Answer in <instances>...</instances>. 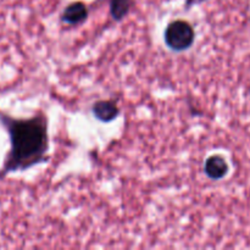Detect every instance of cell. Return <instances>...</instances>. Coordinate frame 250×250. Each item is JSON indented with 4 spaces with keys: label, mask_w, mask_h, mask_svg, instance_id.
Segmentation results:
<instances>
[{
    "label": "cell",
    "mask_w": 250,
    "mask_h": 250,
    "mask_svg": "<svg viewBox=\"0 0 250 250\" xmlns=\"http://www.w3.org/2000/svg\"><path fill=\"white\" fill-rule=\"evenodd\" d=\"M0 122L6 128L11 143L0 178L46 160L49 137L45 115L38 112L29 119H15L0 111Z\"/></svg>",
    "instance_id": "6da1fadb"
},
{
    "label": "cell",
    "mask_w": 250,
    "mask_h": 250,
    "mask_svg": "<svg viewBox=\"0 0 250 250\" xmlns=\"http://www.w3.org/2000/svg\"><path fill=\"white\" fill-rule=\"evenodd\" d=\"M202 1H204V0H187V7H189L190 5L198 4V2H202Z\"/></svg>",
    "instance_id": "52a82bcc"
},
{
    "label": "cell",
    "mask_w": 250,
    "mask_h": 250,
    "mask_svg": "<svg viewBox=\"0 0 250 250\" xmlns=\"http://www.w3.org/2000/svg\"><path fill=\"white\" fill-rule=\"evenodd\" d=\"M229 164L226 163V160L221 155H211L205 161V175L211 178V180H222L229 173Z\"/></svg>",
    "instance_id": "3957f363"
},
{
    "label": "cell",
    "mask_w": 250,
    "mask_h": 250,
    "mask_svg": "<svg viewBox=\"0 0 250 250\" xmlns=\"http://www.w3.org/2000/svg\"><path fill=\"white\" fill-rule=\"evenodd\" d=\"M164 38L166 45L172 50H187L194 42V29L187 21L176 20L166 27Z\"/></svg>",
    "instance_id": "7a4b0ae2"
},
{
    "label": "cell",
    "mask_w": 250,
    "mask_h": 250,
    "mask_svg": "<svg viewBox=\"0 0 250 250\" xmlns=\"http://www.w3.org/2000/svg\"><path fill=\"white\" fill-rule=\"evenodd\" d=\"M93 115L102 122H111L119 116V107L114 102H98L92 107Z\"/></svg>",
    "instance_id": "5b68a950"
},
{
    "label": "cell",
    "mask_w": 250,
    "mask_h": 250,
    "mask_svg": "<svg viewBox=\"0 0 250 250\" xmlns=\"http://www.w3.org/2000/svg\"><path fill=\"white\" fill-rule=\"evenodd\" d=\"M88 16V9L83 2L76 1L66 6L61 20L68 24H80L85 21Z\"/></svg>",
    "instance_id": "277c9868"
},
{
    "label": "cell",
    "mask_w": 250,
    "mask_h": 250,
    "mask_svg": "<svg viewBox=\"0 0 250 250\" xmlns=\"http://www.w3.org/2000/svg\"><path fill=\"white\" fill-rule=\"evenodd\" d=\"M133 0H110V14L112 19L121 21L126 17L132 7Z\"/></svg>",
    "instance_id": "8992f818"
}]
</instances>
